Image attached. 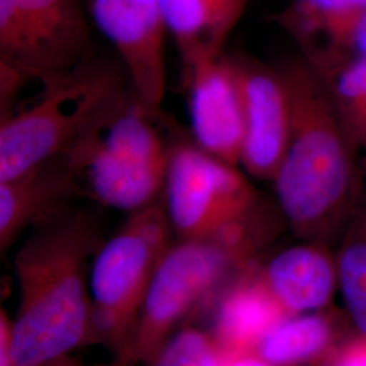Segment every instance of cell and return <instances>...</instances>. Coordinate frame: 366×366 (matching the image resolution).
Returning <instances> with one entry per match:
<instances>
[{"label":"cell","mask_w":366,"mask_h":366,"mask_svg":"<svg viewBox=\"0 0 366 366\" xmlns=\"http://www.w3.org/2000/svg\"><path fill=\"white\" fill-rule=\"evenodd\" d=\"M277 68L288 90L290 127L272 181L275 204L300 240L334 247L365 193L361 152L314 69L300 56Z\"/></svg>","instance_id":"obj_1"},{"label":"cell","mask_w":366,"mask_h":366,"mask_svg":"<svg viewBox=\"0 0 366 366\" xmlns=\"http://www.w3.org/2000/svg\"><path fill=\"white\" fill-rule=\"evenodd\" d=\"M99 236L92 217L68 207L33 227L14 259L21 302L13 322V366H49L90 342L86 269Z\"/></svg>","instance_id":"obj_2"},{"label":"cell","mask_w":366,"mask_h":366,"mask_svg":"<svg viewBox=\"0 0 366 366\" xmlns=\"http://www.w3.org/2000/svg\"><path fill=\"white\" fill-rule=\"evenodd\" d=\"M281 222L272 208L235 222L216 235L178 239L159 263L119 357L125 365L152 362L179 325L224 287L274 237Z\"/></svg>","instance_id":"obj_3"},{"label":"cell","mask_w":366,"mask_h":366,"mask_svg":"<svg viewBox=\"0 0 366 366\" xmlns=\"http://www.w3.org/2000/svg\"><path fill=\"white\" fill-rule=\"evenodd\" d=\"M160 114L132 87L63 152L81 196L129 213L162 198L170 143Z\"/></svg>","instance_id":"obj_4"},{"label":"cell","mask_w":366,"mask_h":366,"mask_svg":"<svg viewBox=\"0 0 366 366\" xmlns=\"http://www.w3.org/2000/svg\"><path fill=\"white\" fill-rule=\"evenodd\" d=\"M127 79L117 66L92 56L66 75L42 83L33 102L0 116V182L66 152L131 90Z\"/></svg>","instance_id":"obj_5"},{"label":"cell","mask_w":366,"mask_h":366,"mask_svg":"<svg viewBox=\"0 0 366 366\" xmlns=\"http://www.w3.org/2000/svg\"><path fill=\"white\" fill-rule=\"evenodd\" d=\"M163 197L131 213L116 235L98 249L92 263V337L125 347L157 266L172 242Z\"/></svg>","instance_id":"obj_6"},{"label":"cell","mask_w":366,"mask_h":366,"mask_svg":"<svg viewBox=\"0 0 366 366\" xmlns=\"http://www.w3.org/2000/svg\"><path fill=\"white\" fill-rule=\"evenodd\" d=\"M162 197L178 239L216 235L267 204L239 166L181 137L170 142Z\"/></svg>","instance_id":"obj_7"},{"label":"cell","mask_w":366,"mask_h":366,"mask_svg":"<svg viewBox=\"0 0 366 366\" xmlns=\"http://www.w3.org/2000/svg\"><path fill=\"white\" fill-rule=\"evenodd\" d=\"M92 57L79 0H0V64L48 83Z\"/></svg>","instance_id":"obj_8"},{"label":"cell","mask_w":366,"mask_h":366,"mask_svg":"<svg viewBox=\"0 0 366 366\" xmlns=\"http://www.w3.org/2000/svg\"><path fill=\"white\" fill-rule=\"evenodd\" d=\"M99 31L116 48L133 89L160 110L166 92L164 36L160 0H89Z\"/></svg>","instance_id":"obj_9"},{"label":"cell","mask_w":366,"mask_h":366,"mask_svg":"<svg viewBox=\"0 0 366 366\" xmlns=\"http://www.w3.org/2000/svg\"><path fill=\"white\" fill-rule=\"evenodd\" d=\"M243 102L244 140L240 166L252 178L272 182L284 157L290 102L277 66L247 56H231Z\"/></svg>","instance_id":"obj_10"},{"label":"cell","mask_w":366,"mask_h":366,"mask_svg":"<svg viewBox=\"0 0 366 366\" xmlns=\"http://www.w3.org/2000/svg\"><path fill=\"white\" fill-rule=\"evenodd\" d=\"M193 139L210 155L240 166L244 116L231 56L204 63L184 79Z\"/></svg>","instance_id":"obj_11"},{"label":"cell","mask_w":366,"mask_h":366,"mask_svg":"<svg viewBox=\"0 0 366 366\" xmlns=\"http://www.w3.org/2000/svg\"><path fill=\"white\" fill-rule=\"evenodd\" d=\"M262 280L289 315L308 314L331 307L338 293L334 247L311 240L280 249L258 262Z\"/></svg>","instance_id":"obj_12"},{"label":"cell","mask_w":366,"mask_h":366,"mask_svg":"<svg viewBox=\"0 0 366 366\" xmlns=\"http://www.w3.org/2000/svg\"><path fill=\"white\" fill-rule=\"evenodd\" d=\"M258 262H251L225 284L217 304L212 335L222 361L254 353L266 334L289 316L263 282Z\"/></svg>","instance_id":"obj_13"},{"label":"cell","mask_w":366,"mask_h":366,"mask_svg":"<svg viewBox=\"0 0 366 366\" xmlns=\"http://www.w3.org/2000/svg\"><path fill=\"white\" fill-rule=\"evenodd\" d=\"M81 196L64 154L51 157L13 179L0 182V249L13 246L27 227L36 225Z\"/></svg>","instance_id":"obj_14"},{"label":"cell","mask_w":366,"mask_h":366,"mask_svg":"<svg viewBox=\"0 0 366 366\" xmlns=\"http://www.w3.org/2000/svg\"><path fill=\"white\" fill-rule=\"evenodd\" d=\"M366 18V0H292L270 16L299 48L300 57L317 68L328 61Z\"/></svg>","instance_id":"obj_15"},{"label":"cell","mask_w":366,"mask_h":366,"mask_svg":"<svg viewBox=\"0 0 366 366\" xmlns=\"http://www.w3.org/2000/svg\"><path fill=\"white\" fill-rule=\"evenodd\" d=\"M247 0H160L187 78L197 66L222 56L224 45L246 10Z\"/></svg>","instance_id":"obj_16"},{"label":"cell","mask_w":366,"mask_h":366,"mask_svg":"<svg viewBox=\"0 0 366 366\" xmlns=\"http://www.w3.org/2000/svg\"><path fill=\"white\" fill-rule=\"evenodd\" d=\"M350 331L345 312L331 307L289 315L266 334L254 354L278 366H320Z\"/></svg>","instance_id":"obj_17"},{"label":"cell","mask_w":366,"mask_h":366,"mask_svg":"<svg viewBox=\"0 0 366 366\" xmlns=\"http://www.w3.org/2000/svg\"><path fill=\"white\" fill-rule=\"evenodd\" d=\"M334 252L343 312L354 332L366 337V189Z\"/></svg>","instance_id":"obj_18"},{"label":"cell","mask_w":366,"mask_h":366,"mask_svg":"<svg viewBox=\"0 0 366 366\" xmlns=\"http://www.w3.org/2000/svg\"><path fill=\"white\" fill-rule=\"evenodd\" d=\"M319 78L326 86L330 101L345 131L365 157L366 57L354 60Z\"/></svg>","instance_id":"obj_19"},{"label":"cell","mask_w":366,"mask_h":366,"mask_svg":"<svg viewBox=\"0 0 366 366\" xmlns=\"http://www.w3.org/2000/svg\"><path fill=\"white\" fill-rule=\"evenodd\" d=\"M152 366H222V355L212 334L196 327L178 330L167 340Z\"/></svg>","instance_id":"obj_20"},{"label":"cell","mask_w":366,"mask_h":366,"mask_svg":"<svg viewBox=\"0 0 366 366\" xmlns=\"http://www.w3.org/2000/svg\"><path fill=\"white\" fill-rule=\"evenodd\" d=\"M320 366H366V337L352 330Z\"/></svg>","instance_id":"obj_21"},{"label":"cell","mask_w":366,"mask_h":366,"mask_svg":"<svg viewBox=\"0 0 366 366\" xmlns=\"http://www.w3.org/2000/svg\"><path fill=\"white\" fill-rule=\"evenodd\" d=\"M13 350V322L7 314H0V366H13L11 361Z\"/></svg>","instance_id":"obj_22"},{"label":"cell","mask_w":366,"mask_h":366,"mask_svg":"<svg viewBox=\"0 0 366 366\" xmlns=\"http://www.w3.org/2000/svg\"><path fill=\"white\" fill-rule=\"evenodd\" d=\"M222 366H278L264 361L261 357H258L257 354H243V355H237L232 357L228 360L222 361Z\"/></svg>","instance_id":"obj_23"},{"label":"cell","mask_w":366,"mask_h":366,"mask_svg":"<svg viewBox=\"0 0 366 366\" xmlns=\"http://www.w3.org/2000/svg\"><path fill=\"white\" fill-rule=\"evenodd\" d=\"M362 169H364V177H365V183H366V155L362 157Z\"/></svg>","instance_id":"obj_24"}]
</instances>
